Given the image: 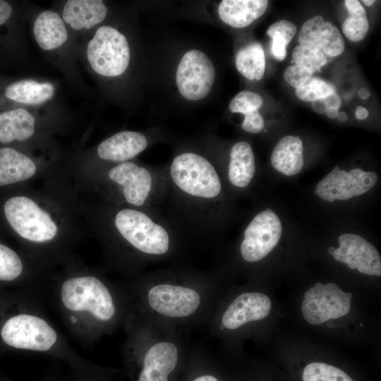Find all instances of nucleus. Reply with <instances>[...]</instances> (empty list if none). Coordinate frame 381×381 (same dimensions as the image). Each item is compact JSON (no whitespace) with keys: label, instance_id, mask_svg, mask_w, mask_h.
<instances>
[{"label":"nucleus","instance_id":"nucleus-1","mask_svg":"<svg viewBox=\"0 0 381 381\" xmlns=\"http://www.w3.org/2000/svg\"><path fill=\"white\" fill-rule=\"evenodd\" d=\"M123 288L135 312L184 332L205 327L219 301L214 281L188 272L155 274Z\"/></svg>","mask_w":381,"mask_h":381},{"label":"nucleus","instance_id":"nucleus-2","mask_svg":"<svg viewBox=\"0 0 381 381\" xmlns=\"http://www.w3.org/2000/svg\"><path fill=\"white\" fill-rule=\"evenodd\" d=\"M47 293L70 333L85 346L123 328L132 312L123 288L93 273L68 274Z\"/></svg>","mask_w":381,"mask_h":381},{"label":"nucleus","instance_id":"nucleus-3","mask_svg":"<svg viewBox=\"0 0 381 381\" xmlns=\"http://www.w3.org/2000/svg\"><path fill=\"white\" fill-rule=\"evenodd\" d=\"M122 356L133 381H176L190 344L186 332L142 316L132 308L123 328Z\"/></svg>","mask_w":381,"mask_h":381},{"label":"nucleus","instance_id":"nucleus-4","mask_svg":"<svg viewBox=\"0 0 381 381\" xmlns=\"http://www.w3.org/2000/svg\"><path fill=\"white\" fill-rule=\"evenodd\" d=\"M114 222L121 237L136 255L145 259H159L171 253L168 232L146 214L123 209L116 214Z\"/></svg>","mask_w":381,"mask_h":381},{"label":"nucleus","instance_id":"nucleus-5","mask_svg":"<svg viewBox=\"0 0 381 381\" xmlns=\"http://www.w3.org/2000/svg\"><path fill=\"white\" fill-rule=\"evenodd\" d=\"M271 310V300L263 293L242 291L229 302H218L205 327L208 334L224 335L265 319Z\"/></svg>","mask_w":381,"mask_h":381},{"label":"nucleus","instance_id":"nucleus-6","mask_svg":"<svg viewBox=\"0 0 381 381\" xmlns=\"http://www.w3.org/2000/svg\"><path fill=\"white\" fill-rule=\"evenodd\" d=\"M4 213L13 229L24 239L37 244L54 240L58 228L50 215L34 200L15 196L5 203Z\"/></svg>","mask_w":381,"mask_h":381},{"label":"nucleus","instance_id":"nucleus-7","mask_svg":"<svg viewBox=\"0 0 381 381\" xmlns=\"http://www.w3.org/2000/svg\"><path fill=\"white\" fill-rule=\"evenodd\" d=\"M175 184L183 192L200 198H213L221 191V183L214 167L205 157L193 152L176 156L170 167Z\"/></svg>","mask_w":381,"mask_h":381},{"label":"nucleus","instance_id":"nucleus-8","mask_svg":"<svg viewBox=\"0 0 381 381\" xmlns=\"http://www.w3.org/2000/svg\"><path fill=\"white\" fill-rule=\"evenodd\" d=\"M87 58L97 73L106 77L123 74L130 61L126 37L110 26L99 28L87 48Z\"/></svg>","mask_w":381,"mask_h":381},{"label":"nucleus","instance_id":"nucleus-9","mask_svg":"<svg viewBox=\"0 0 381 381\" xmlns=\"http://www.w3.org/2000/svg\"><path fill=\"white\" fill-rule=\"evenodd\" d=\"M351 296V293L343 291L334 283L318 282L304 294L303 315L313 325L344 316L350 311Z\"/></svg>","mask_w":381,"mask_h":381},{"label":"nucleus","instance_id":"nucleus-10","mask_svg":"<svg viewBox=\"0 0 381 381\" xmlns=\"http://www.w3.org/2000/svg\"><path fill=\"white\" fill-rule=\"evenodd\" d=\"M215 77L213 64L198 49L184 54L176 70V82L180 94L186 99L196 101L210 92Z\"/></svg>","mask_w":381,"mask_h":381},{"label":"nucleus","instance_id":"nucleus-11","mask_svg":"<svg viewBox=\"0 0 381 381\" xmlns=\"http://www.w3.org/2000/svg\"><path fill=\"white\" fill-rule=\"evenodd\" d=\"M282 232L281 221L270 208L259 212L244 231L240 246L242 258L248 262L261 260L277 246Z\"/></svg>","mask_w":381,"mask_h":381},{"label":"nucleus","instance_id":"nucleus-12","mask_svg":"<svg viewBox=\"0 0 381 381\" xmlns=\"http://www.w3.org/2000/svg\"><path fill=\"white\" fill-rule=\"evenodd\" d=\"M377 181V176L375 172H365L360 169L347 172L336 166L318 183L315 193L330 202L336 199L344 200L366 193Z\"/></svg>","mask_w":381,"mask_h":381},{"label":"nucleus","instance_id":"nucleus-13","mask_svg":"<svg viewBox=\"0 0 381 381\" xmlns=\"http://www.w3.org/2000/svg\"><path fill=\"white\" fill-rule=\"evenodd\" d=\"M338 241L339 247L332 253L335 260L361 273L381 276L380 255L374 246L363 237L351 234H341Z\"/></svg>","mask_w":381,"mask_h":381},{"label":"nucleus","instance_id":"nucleus-14","mask_svg":"<svg viewBox=\"0 0 381 381\" xmlns=\"http://www.w3.org/2000/svg\"><path fill=\"white\" fill-rule=\"evenodd\" d=\"M109 177L123 187V194L131 205L141 206L146 201L152 186L150 172L133 162L121 163L109 171Z\"/></svg>","mask_w":381,"mask_h":381},{"label":"nucleus","instance_id":"nucleus-15","mask_svg":"<svg viewBox=\"0 0 381 381\" xmlns=\"http://www.w3.org/2000/svg\"><path fill=\"white\" fill-rule=\"evenodd\" d=\"M147 145V138L142 133L121 131L102 141L97 147V154L104 160L123 162L139 155Z\"/></svg>","mask_w":381,"mask_h":381},{"label":"nucleus","instance_id":"nucleus-16","mask_svg":"<svg viewBox=\"0 0 381 381\" xmlns=\"http://www.w3.org/2000/svg\"><path fill=\"white\" fill-rule=\"evenodd\" d=\"M107 7L99 0L67 1L62 13L64 21L73 29H90L106 17Z\"/></svg>","mask_w":381,"mask_h":381},{"label":"nucleus","instance_id":"nucleus-17","mask_svg":"<svg viewBox=\"0 0 381 381\" xmlns=\"http://www.w3.org/2000/svg\"><path fill=\"white\" fill-rule=\"evenodd\" d=\"M268 6L266 0H223L219 5L221 20L234 28H244L264 14Z\"/></svg>","mask_w":381,"mask_h":381},{"label":"nucleus","instance_id":"nucleus-18","mask_svg":"<svg viewBox=\"0 0 381 381\" xmlns=\"http://www.w3.org/2000/svg\"><path fill=\"white\" fill-rule=\"evenodd\" d=\"M33 34L39 47L45 51L55 49L68 39V32L63 18L52 11L47 10L37 17Z\"/></svg>","mask_w":381,"mask_h":381},{"label":"nucleus","instance_id":"nucleus-19","mask_svg":"<svg viewBox=\"0 0 381 381\" xmlns=\"http://www.w3.org/2000/svg\"><path fill=\"white\" fill-rule=\"evenodd\" d=\"M303 162V143L298 136L286 135L282 138L271 155L273 167L286 176L299 173Z\"/></svg>","mask_w":381,"mask_h":381},{"label":"nucleus","instance_id":"nucleus-20","mask_svg":"<svg viewBox=\"0 0 381 381\" xmlns=\"http://www.w3.org/2000/svg\"><path fill=\"white\" fill-rule=\"evenodd\" d=\"M35 172L36 165L27 155L11 147L0 149V186L27 180Z\"/></svg>","mask_w":381,"mask_h":381},{"label":"nucleus","instance_id":"nucleus-21","mask_svg":"<svg viewBox=\"0 0 381 381\" xmlns=\"http://www.w3.org/2000/svg\"><path fill=\"white\" fill-rule=\"evenodd\" d=\"M35 117L23 108L0 114V142L25 140L35 132Z\"/></svg>","mask_w":381,"mask_h":381},{"label":"nucleus","instance_id":"nucleus-22","mask_svg":"<svg viewBox=\"0 0 381 381\" xmlns=\"http://www.w3.org/2000/svg\"><path fill=\"white\" fill-rule=\"evenodd\" d=\"M255 171V157L251 146L246 142L235 143L230 152L229 179L238 188L247 186Z\"/></svg>","mask_w":381,"mask_h":381},{"label":"nucleus","instance_id":"nucleus-23","mask_svg":"<svg viewBox=\"0 0 381 381\" xmlns=\"http://www.w3.org/2000/svg\"><path fill=\"white\" fill-rule=\"evenodd\" d=\"M54 94V87L50 83H40L33 80L15 82L5 90V95L15 102L35 105L49 100Z\"/></svg>","mask_w":381,"mask_h":381},{"label":"nucleus","instance_id":"nucleus-24","mask_svg":"<svg viewBox=\"0 0 381 381\" xmlns=\"http://www.w3.org/2000/svg\"><path fill=\"white\" fill-rule=\"evenodd\" d=\"M238 71L249 80H260L265 71V57L262 45L257 42L238 50L235 59Z\"/></svg>","mask_w":381,"mask_h":381},{"label":"nucleus","instance_id":"nucleus-25","mask_svg":"<svg viewBox=\"0 0 381 381\" xmlns=\"http://www.w3.org/2000/svg\"><path fill=\"white\" fill-rule=\"evenodd\" d=\"M344 4L349 16L341 27L343 33L350 41H361L366 36L369 29L365 10L357 0H346Z\"/></svg>","mask_w":381,"mask_h":381},{"label":"nucleus","instance_id":"nucleus-26","mask_svg":"<svg viewBox=\"0 0 381 381\" xmlns=\"http://www.w3.org/2000/svg\"><path fill=\"white\" fill-rule=\"evenodd\" d=\"M296 32V26L288 20L277 21L267 28V35L271 39V54L276 59H284L286 56V47Z\"/></svg>","mask_w":381,"mask_h":381},{"label":"nucleus","instance_id":"nucleus-27","mask_svg":"<svg viewBox=\"0 0 381 381\" xmlns=\"http://www.w3.org/2000/svg\"><path fill=\"white\" fill-rule=\"evenodd\" d=\"M25 271V264L20 256L8 246L0 243V281L19 280Z\"/></svg>","mask_w":381,"mask_h":381},{"label":"nucleus","instance_id":"nucleus-28","mask_svg":"<svg viewBox=\"0 0 381 381\" xmlns=\"http://www.w3.org/2000/svg\"><path fill=\"white\" fill-rule=\"evenodd\" d=\"M303 381H353L341 369L321 362L307 365L303 372Z\"/></svg>","mask_w":381,"mask_h":381},{"label":"nucleus","instance_id":"nucleus-29","mask_svg":"<svg viewBox=\"0 0 381 381\" xmlns=\"http://www.w3.org/2000/svg\"><path fill=\"white\" fill-rule=\"evenodd\" d=\"M325 23V20L321 16H315L307 20L298 34L299 45L315 50H322L320 41Z\"/></svg>","mask_w":381,"mask_h":381},{"label":"nucleus","instance_id":"nucleus-30","mask_svg":"<svg viewBox=\"0 0 381 381\" xmlns=\"http://www.w3.org/2000/svg\"><path fill=\"white\" fill-rule=\"evenodd\" d=\"M294 64L298 65L313 74L327 63L322 50H315L307 47L298 45L292 52Z\"/></svg>","mask_w":381,"mask_h":381},{"label":"nucleus","instance_id":"nucleus-31","mask_svg":"<svg viewBox=\"0 0 381 381\" xmlns=\"http://www.w3.org/2000/svg\"><path fill=\"white\" fill-rule=\"evenodd\" d=\"M321 49L327 55L337 56L344 51V41L339 29L330 21H325L321 36Z\"/></svg>","mask_w":381,"mask_h":381},{"label":"nucleus","instance_id":"nucleus-32","mask_svg":"<svg viewBox=\"0 0 381 381\" xmlns=\"http://www.w3.org/2000/svg\"><path fill=\"white\" fill-rule=\"evenodd\" d=\"M334 92L335 89L331 84L316 78H313L307 85L296 90V97L306 102L323 99Z\"/></svg>","mask_w":381,"mask_h":381},{"label":"nucleus","instance_id":"nucleus-33","mask_svg":"<svg viewBox=\"0 0 381 381\" xmlns=\"http://www.w3.org/2000/svg\"><path fill=\"white\" fill-rule=\"evenodd\" d=\"M263 103L262 97L258 93L244 90L238 92L230 102L229 110L232 113L245 114L258 110Z\"/></svg>","mask_w":381,"mask_h":381},{"label":"nucleus","instance_id":"nucleus-34","mask_svg":"<svg viewBox=\"0 0 381 381\" xmlns=\"http://www.w3.org/2000/svg\"><path fill=\"white\" fill-rule=\"evenodd\" d=\"M284 78L288 84L297 89L307 85L314 77L313 73L306 68L293 64L285 69Z\"/></svg>","mask_w":381,"mask_h":381},{"label":"nucleus","instance_id":"nucleus-35","mask_svg":"<svg viewBox=\"0 0 381 381\" xmlns=\"http://www.w3.org/2000/svg\"><path fill=\"white\" fill-rule=\"evenodd\" d=\"M243 115L244 120L241 126L243 130L251 133H258L263 129L265 122L258 110H254Z\"/></svg>","mask_w":381,"mask_h":381},{"label":"nucleus","instance_id":"nucleus-36","mask_svg":"<svg viewBox=\"0 0 381 381\" xmlns=\"http://www.w3.org/2000/svg\"><path fill=\"white\" fill-rule=\"evenodd\" d=\"M12 8L9 3L0 0V25L4 24L11 16Z\"/></svg>","mask_w":381,"mask_h":381},{"label":"nucleus","instance_id":"nucleus-37","mask_svg":"<svg viewBox=\"0 0 381 381\" xmlns=\"http://www.w3.org/2000/svg\"><path fill=\"white\" fill-rule=\"evenodd\" d=\"M326 104L327 109L329 107H333L339 109L341 107V99L336 92H334L327 97L323 98Z\"/></svg>","mask_w":381,"mask_h":381},{"label":"nucleus","instance_id":"nucleus-38","mask_svg":"<svg viewBox=\"0 0 381 381\" xmlns=\"http://www.w3.org/2000/svg\"><path fill=\"white\" fill-rule=\"evenodd\" d=\"M311 107L318 114H325L327 109L326 104L323 99H319L311 102Z\"/></svg>","mask_w":381,"mask_h":381},{"label":"nucleus","instance_id":"nucleus-39","mask_svg":"<svg viewBox=\"0 0 381 381\" xmlns=\"http://www.w3.org/2000/svg\"><path fill=\"white\" fill-rule=\"evenodd\" d=\"M71 381H102L90 375L74 371Z\"/></svg>","mask_w":381,"mask_h":381},{"label":"nucleus","instance_id":"nucleus-40","mask_svg":"<svg viewBox=\"0 0 381 381\" xmlns=\"http://www.w3.org/2000/svg\"><path fill=\"white\" fill-rule=\"evenodd\" d=\"M368 111L362 106H358L356 109L355 115L358 119L363 120L368 116Z\"/></svg>","mask_w":381,"mask_h":381},{"label":"nucleus","instance_id":"nucleus-41","mask_svg":"<svg viewBox=\"0 0 381 381\" xmlns=\"http://www.w3.org/2000/svg\"><path fill=\"white\" fill-rule=\"evenodd\" d=\"M339 113V110L337 109L333 108V107H329L325 110V114L327 115V117L330 119H335L337 118Z\"/></svg>","mask_w":381,"mask_h":381},{"label":"nucleus","instance_id":"nucleus-42","mask_svg":"<svg viewBox=\"0 0 381 381\" xmlns=\"http://www.w3.org/2000/svg\"><path fill=\"white\" fill-rule=\"evenodd\" d=\"M358 95L362 99H366L370 97V92L367 87H361L358 91Z\"/></svg>","mask_w":381,"mask_h":381},{"label":"nucleus","instance_id":"nucleus-43","mask_svg":"<svg viewBox=\"0 0 381 381\" xmlns=\"http://www.w3.org/2000/svg\"><path fill=\"white\" fill-rule=\"evenodd\" d=\"M337 118L341 122H345L348 119L347 114L344 111H339Z\"/></svg>","mask_w":381,"mask_h":381},{"label":"nucleus","instance_id":"nucleus-44","mask_svg":"<svg viewBox=\"0 0 381 381\" xmlns=\"http://www.w3.org/2000/svg\"><path fill=\"white\" fill-rule=\"evenodd\" d=\"M361 2L363 3L367 6H370L375 3V1L374 0H363Z\"/></svg>","mask_w":381,"mask_h":381},{"label":"nucleus","instance_id":"nucleus-45","mask_svg":"<svg viewBox=\"0 0 381 381\" xmlns=\"http://www.w3.org/2000/svg\"><path fill=\"white\" fill-rule=\"evenodd\" d=\"M334 250H335V248H334V247H332H332H329V248H328V253H329V254L332 255V253H333V252H334Z\"/></svg>","mask_w":381,"mask_h":381},{"label":"nucleus","instance_id":"nucleus-46","mask_svg":"<svg viewBox=\"0 0 381 381\" xmlns=\"http://www.w3.org/2000/svg\"><path fill=\"white\" fill-rule=\"evenodd\" d=\"M40 381H53V380H48V379H44V380H40Z\"/></svg>","mask_w":381,"mask_h":381}]
</instances>
